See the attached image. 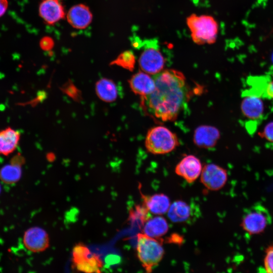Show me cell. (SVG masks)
<instances>
[{
    "label": "cell",
    "mask_w": 273,
    "mask_h": 273,
    "mask_svg": "<svg viewBox=\"0 0 273 273\" xmlns=\"http://www.w3.org/2000/svg\"><path fill=\"white\" fill-rule=\"evenodd\" d=\"M155 88L141 97V106L151 117L162 121H173L190 99V90L184 75L167 69L154 75Z\"/></svg>",
    "instance_id": "cell-1"
},
{
    "label": "cell",
    "mask_w": 273,
    "mask_h": 273,
    "mask_svg": "<svg viewBox=\"0 0 273 273\" xmlns=\"http://www.w3.org/2000/svg\"><path fill=\"white\" fill-rule=\"evenodd\" d=\"M163 239L150 237L144 233L137 235V257L146 272H151L162 259Z\"/></svg>",
    "instance_id": "cell-2"
},
{
    "label": "cell",
    "mask_w": 273,
    "mask_h": 273,
    "mask_svg": "<svg viewBox=\"0 0 273 273\" xmlns=\"http://www.w3.org/2000/svg\"><path fill=\"white\" fill-rule=\"evenodd\" d=\"M187 24L195 43L201 45L216 41L218 25L212 16L192 14L187 18Z\"/></svg>",
    "instance_id": "cell-3"
},
{
    "label": "cell",
    "mask_w": 273,
    "mask_h": 273,
    "mask_svg": "<svg viewBox=\"0 0 273 273\" xmlns=\"http://www.w3.org/2000/svg\"><path fill=\"white\" fill-rule=\"evenodd\" d=\"M145 143L147 151L153 154L169 153L179 145L177 135L166 127L160 125L148 131Z\"/></svg>",
    "instance_id": "cell-4"
},
{
    "label": "cell",
    "mask_w": 273,
    "mask_h": 273,
    "mask_svg": "<svg viewBox=\"0 0 273 273\" xmlns=\"http://www.w3.org/2000/svg\"><path fill=\"white\" fill-rule=\"evenodd\" d=\"M268 209L261 204H255L245 209L241 221L243 230L250 235L263 232L271 223Z\"/></svg>",
    "instance_id": "cell-5"
},
{
    "label": "cell",
    "mask_w": 273,
    "mask_h": 273,
    "mask_svg": "<svg viewBox=\"0 0 273 273\" xmlns=\"http://www.w3.org/2000/svg\"><path fill=\"white\" fill-rule=\"evenodd\" d=\"M139 63L141 70L149 74L155 75L162 71L165 64L164 58L157 42L153 40H148L145 42Z\"/></svg>",
    "instance_id": "cell-6"
},
{
    "label": "cell",
    "mask_w": 273,
    "mask_h": 273,
    "mask_svg": "<svg viewBox=\"0 0 273 273\" xmlns=\"http://www.w3.org/2000/svg\"><path fill=\"white\" fill-rule=\"evenodd\" d=\"M200 175L201 183L211 191H218L222 188L228 178V172L225 169L213 163L205 165Z\"/></svg>",
    "instance_id": "cell-7"
},
{
    "label": "cell",
    "mask_w": 273,
    "mask_h": 273,
    "mask_svg": "<svg viewBox=\"0 0 273 273\" xmlns=\"http://www.w3.org/2000/svg\"><path fill=\"white\" fill-rule=\"evenodd\" d=\"M23 242L25 248L34 253L45 251L50 246V237L48 232L39 226H33L24 233Z\"/></svg>",
    "instance_id": "cell-8"
},
{
    "label": "cell",
    "mask_w": 273,
    "mask_h": 273,
    "mask_svg": "<svg viewBox=\"0 0 273 273\" xmlns=\"http://www.w3.org/2000/svg\"><path fill=\"white\" fill-rule=\"evenodd\" d=\"M38 13L43 22L49 25H54L65 16L62 0H41Z\"/></svg>",
    "instance_id": "cell-9"
},
{
    "label": "cell",
    "mask_w": 273,
    "mask_h": 273,
    "mask_svg": "<svg viewBox=\"0 0 273 273\" xmlns=\"http://www.w3.org/2000/svg\"><path fill=\"white\" fill-rule=\"evenodd\" d=\"M202 169L200 160L194 155H189L184 157L176 165L175 172L188 183H192L199 177Z\"/></svg>",
    "instance_id": "cell-10"
},
{
    "label": "cell",
    "mask_w": 273,
    "mask_h": 273,
    "mask_svg": "<svg viewBox=\"0 0 273 273\" xmlns=\"http://www.w3.org/2000/svg\"><path fill=\"white\" fill-rule=\"evenodd\" d=\"M67 20L73 28L83 29L91 23L93 14L87 6L79 4L70 8L67 14Z\"/></svg>",
    "instance_id": "cell-11"
},
{
    "label": "cell",
    "mask_w": 273,
    "mask_h": 273,
    "mask_svg": "<svg viewBox=\"0 0 273 273\" xmlns=\"http://www.w3.org/2000/svg\"><path fill=\"white\" fill-rule=\"evenodd\" d=\"M218 129L209 125H201L195 130L193 141L197 146L202 148L214 147L220 138Z\"/></svg>",
    "instance_id": "cell-12"
},
{
    "label": "cell",
    "mask_w": 273,
    "mask_h": 273,
    "mask_svg": "<svg viewBox=\"0 0 273 273\" xmlns=\"http://www.w3.org/2000/svg\"><path fill=\"white\" fill-rule=\"evenodd\" d=\"M128 83L131 90L141 97L150 95L155 88L153 77L142 71L133 74L128 80Z\"/></svg>",
    "instance_id": "cell-13"
},
{
    "label": "cell",
    "mask_w": 273,
    "mask_h": 273,
    "mask_svg": "<svg viewBox=\"0 0 273 273\" xmlns=\"http://www.w3.org/2000/svg\"><path fill=\"white\" fill-rule=\"evenodd\" d=\"M241 110L243 114L247 118L257 119L263 114V102L257 95L248 94L241 102Z\"/></svg>",
    "instance_id": "cell-14"
},
{
    "label": "cell",
    "mask_w": 273,
    "mask_h": 273,
    "mask_svg": "<svg viewBox=\"0 0 273 273\" xmlns=\"http://www.w3.org/2000/svg\"><path fill=\"white\" fill-rule=\"evenodd\" d=\"M25 159L21 155H16L13 158L11 163L6 165L0 170V179L7 184L17 182L22 175V165Z\"/></svg>",
    "instance_id": "cell-15"
},
{
    "label": "cell",
    "mask_w": 273,
    "mask_h": 273,
    "mask_svg": "<svg viewBox=\"0 0 273 273\" xmlns=\"http://www.w3.org/2000/svg\"><path fill=\"white\" fill-rule=\"evenodd\" d=\"M143 204L154 214L162 215L166 213L170 206V199L164 194L151 196L143 195Z\"/></svg>",
    "instance_id": "cell-16"
},
{
    "label": "cell",
    "mask_w": 273,
    "mask_h": 273,
    "mask_svg": "<svg viewBox=\"0 0 273 273\" xmlns=\"http://www.w3.org/2000/svg\"><path fill=\"white\" fill-rule=\"evenodd\" d=\"M19 131L8 127L0 131V154L7 156L13 153L19 144Z\"/></svg>",
    "instance_id": "cell-17"
},
{
    "label": "cell",
    "mask_w": 273,
    "mask_h": 273,
    "mask_svg": "<svg viewBox=\"0 0 273 273\" xmlns=\"http://www.w3.org/2000/svg\"><path fill=\"white\" fill-rule=\"evenodd\" d=\"M95 90L98 98L105 102H113L118 97L116 84L109 78H103L99 79L96 83Z\"/></svg>",
    "instance_id": "cell-18"
},
{
    "label": "cell",
    "mask_w": 273,
    "mask_h": 273,
    "mask_svg": "<svg viewBox=\"0 0 273 273\" xmlns=\"http://www.w3.org/2000/svg\"><path fill=\"white\" fill-rule=\"evenodd\" d=\"M168 224L164 217L160 216L149 219L143 226V233L147 236L161 239L168 231Z\"/></svg>",
    "instance_id": "cell-19"
},
{
    "label": "cell",
    "mask_w": 273,
    "mask_h": 273,
    "mask_svg": "<svg viewBox=\"0 0 273 273\" xmlns=\"http://www.w3.org/2000/svg\"><path fill=\"white\" fill-rule=\"evenodd\" d=\"M167 212L168 216L172 221L180 222L188 219L190 215V208L186 202L178 200L170 205Z\"/></svg>",
    "instance_id": "cell-20"
},
{
    "label": "cell",
    "mask_w": 273,
    "mask_h": 273,
    "mask_svg": "<svg viewBox=\"0 0 273 273\" xmlns=\"http://www.w3.org/2000/svg\"><path fill=\"white\" fill-rule=\"evenodd\" d=\"M103 266V262L97 254H92L83 262L73 267L78 271L85 272H99Z\"/></svg>",
    "instance_id": "cell-21"
},
{
    "label": "cell",
    "mask_w": 273,
    "mask_h": 273,
    "mask_svg": "<svg viewBox=\"0 0 273 273\" xmlns=\"http://www.w3.org/2000/svg\"><path fill=\"white\" fill-rule=\"evenodd\" d=\"M135 63V57L130 51H125L120 54L111 63V65H117L129 71H132Z\"/></svg>",
    "instance_id": "cell-22"
},
{
    "label": "cell",
    "mask_w": 273,
    "mask_h": 273,
    "mask_svg": "<svg viewBox=\"0 0 273 273\" xmlns=\"http://www.w3.org/2000/svg\"><path fill=\"white\" fill-rule=\"evenodd\" d=\"M92 254L90 249L82 243L75 245L72 251V267L86 260Z\"/></svg>",
    "instance_id": "cell-23"
},
{
    "label": "cell",
    "mask_w": 273,
    "mask_h": 273,
    "mask_svg": "<svg viewBox=\"0 0 273 273\" xmlns=\"http://www.w3.org/2000/svg\"><path fill=\"white\" fill-rule=\"evenodd\" d=\"M130 217L131 219L139 220L141 224L144 225L150 219V212L142 204L141 205L135 206L134 209L130 212Z\"/></svg>",
    "instance_id": "cell-24"
},
{
    "label": "cell",
    "mask_w": 273,
    "mask_h": 273,
    "mask_svg": "<svg viewBox=\"0 0 273 273\" xmlns=\"http://www.w3.org/2000/svg\"><path fill=\"white\" fill-rule=\"evenodd\" d=\"M263 263L265 272L273 273V243L265 249Z\"/></svg>",
    "instance_id": "cell-25"
},
{
    "label": "cell",
    "mask_w": 273,
    "mask_h": 273,
    "mask_svg": "<svg viewBox=\"0 0 273 273\" xmlns=\"http://www.w3.org/2000/svg\"><path fill=\"white\" fill-rule=\"evenodd\" d=\"M63 90L67 95L75 100H78L81 96L80 92L78 88L71 82L66 83L63 87Z\"/></svg>",
    "instance_id": "cell-26"
},
{
    "label": "cell",
    "mask_w": 273,
    "mask_h": 273,
    "mask_svg": "<svg viewBox=\"0 0 273 273\" xmlns=\"http://www.w3.org/2000/svg\"><path fill=\"white\" fill-rule=\"evenodd\" d=\"M262 138L273 143V121L268 123L262 132L258 133Z\"/></svg>",
    "instance_id": "cell-27"
},
{
    "label": "cell",
    "mask_w": 273,
    "mask_h": 273,
    "mask_svg": "<svg viewBox=\"0 0 273 273\" xmlns=\"http://www.w3.org/2000/svg\"><path fill=\"white\" fill-rule=\"evenodd\" d=\"M39 47L44 51H50L55 45L54 39L50 36H45L41 38L39 42Z\"/></svg>",
    "instance_id": "cell-28"
},
{
    "label": "cell",
    "mask_w": 273,
    "mask_h": 273,
    "mask_svg": "<svg viewBox=\"0 0 273 273\" xmlns=\"http://www.w3.org/2000/svg\"><path fill=\"white\" fill-rule=\"evenodd\" d=\"M265 95L270 99H273V80L269 82L265 88Z\"/></svg>",
    "instance_id": "cell-29"
},
{
    "label": "cell",
    "mask_w": 273,
    "mask_h": 273,
    "mask_svg": "<svg viewBox=\"0 0 273 273\" xmlns=\"http://www.w3.org/2000/svg\"><path fill=\"white\" fill-rule=\"evenodd\" d=\"M8 7V0H0V18L6 13Z\"/></svg>",
    "instance_id": "cell-30"
},
{
    "label": "cell",
    "mask_w": 273,
    "mask_h": 273,
    "mask_svg": "<svg viewBox=\"0 0 273 273\" xmlns=\"http://www.w3.org/2000/svg\"><path fill=\"white\" fill-rule=\"evenodd\" d=\"M167 241L170 243L179 244L181 242V238L180 237V236L177 234H174L171 235V236L169 237V240H167Z\"/></svg>",
    "instance_id": "cell-31"
},
{
    "label": "cell",
    "mask_w": 273,
    "mask_h": 273,
    "mask_svg": "<svg viewBox=\"0 0 273 273\" xmlns=\"http://www.w3.org/2000/svg\"><path fill=\"white\" fill-rule=\"evenodd\" d=\"M271 59L272 63L273 64V53H272V55H271Z\"/></svg>",
    "instance_id": "cell-32"
},
{
    "label": "cell",
    "mask_w": 273,
    "mask_h": 273,
    "mask_svg": "<svg viewBox=\"0 0 273 273\" xmlns=\"http://www.w3.org/2000/svg\"><path fill=\"white\" fill-rule=\"evenodd\" d=\"M1 186H0V193H1Z\"/></svg>",
    "instance_id": "cell-33"
}]
</instances>
